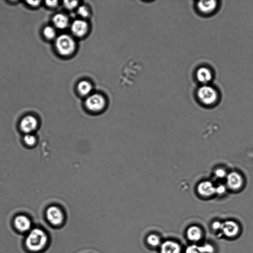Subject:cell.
Segmentation results:
<instances>
[{"label":"cell","instance_id":"1","mask_svg":"<svg viewBox=\"0 0 253 253\" xmlns=\"http://www.w3.org/2000/svg\"><path fill=\"white\" fill-rule=\"evenodd\" d=\"M48 238L41 230H33L26 239L27 248L33 251H38L44 248L47 242Z\"/></svg>","mask_w":253,"mask_h":253},{"label":"cell","instance_id":"2","mask_svg":"<svg viewBox=\"0 0 253 253\" xmlns=\"http://www.w3.org/2000/svg\"><path fill=\"white\" fill-rule=\"evenodd\" d=\"M199 102L205 106H213L219 100V94L214 87L208 85H203L197 92Z\"/></svg>","mask_w":253,"mask_h":253},{"label":"cell","instance_id":"3","mask_svg":"<svg viewBox=\"0 0 253 253\" xmlns=\"http://www.w3.org/2000/svg\"><path fill=\"white\" fill-rule=\"evenodd\" d=\"M56 48L58 53L63 56L73 54L76 49V44L73 39L68 35H61L56 41Z\"/></svg>","mask_w":253,"mask_h":253},{"label":"cell","instance_id":"4","mask_svg":"<svg viewBox=\"0 0 253 253\" xmlns=\"http://www.w3.org/2000/svg\"><path fill=\"white\" fill-rule=\"evenodd\" d=\"M229 191L237 193L243 190L245 179L243 175L238 171L230 172L225 180Z\"/></svg>","mask_w":253,"mask_h":253},{"label":"cell","instance_id":"5","mask_svg":"<svg viewBox=\"0 0 253 253\" xmlns=\"http://www.w3.org/2000/svg\"><path fill=\"white\" fill-rule=\"evenodd\" d=\"M85 104L88 111L97 114L104 110L106 105V101L102 96L99 94H94L87 98Z\"/></svg>","mask_w":253,"mask_h":253},{"label":"cell","instance_id":"6","mask_svg":"<svg viewBox=\"0 0 253 253\" xmlns=\"http://www.w3.org/2000/svg\"><path fill=\"white\" fill-rule=\"evenodd\" d=\"M196 193L200 198L208 199L215 196V183L210 180H204L199 183Z\"/></svg>","mask_w":253,"mask_h":253},{"label":"cell","instance_id":"7","mask_svg":"<svg viewBox=\"0 0 253 253\" xmlns=\"http://www.w3.org/2000/svg\"><path fill=\"white\" fill-rule=\"evenodd\" d=\"M240 226L237 222L234 220H227L223 222L221 232L222 236L228 238H234L239 234Z\"/></svg>","mask_w":253,"mask_h":253},{"label":"cell","instance_id":"8","mask_svg":"<svg viewBox=\"0 0 253 253\" xmlns=\"http://www.w3.org/2000/svg\"><path fill=\"white\" fill-rule=\"evenodd\" d=\"M47 217L49 222L54 226L61 225L64 220V214L63 211L58 207L52 206L47 211Z\"/></svg>","mask_w":253,"mask_h":253},{"label":"cell","instance_id":"9","mask_svg":"<svg viewBox=\"0 0 253 253\" xmlns=\"http://www.w3.org/2000/svg\"><path fill=\"white\" fill-rule=\"evenodd\" d=\"M159 252L160 253H182V247L177 241L167 240L162 242Z\"/></svg>","mask_w":253,"mask_h":253},{"label":"cell","instance_id":"10","mask_svg":"<svg viewBox=\"0 0 253 253\" xmlns=\"http://www.w3.org/2000/svg\"><path fill=\"white\" fill-rule=\"evenodd\" d=\"M186 235L189 240L196 244L201 241L204 237L203 230L199 226L193 225L188 228L187 230Z\"/></svg>","mask_w":253,"mask_h":253},{"label":"cell","instance_id":"11","mask_svg":"<svg viewBox=\"0 0 253 253\" xmlns=\"http://www.w3.org/2000/svg\"><path fill=\"white\" fill-rule=\"evenodd\" d=\"M214 247L211 244H193L186 248L185 253H214Z\"/></svg>","mask_w":253,"mask_h":253},{"label":"cell","instance_id":"12","mask_svg":"<svg viewBox=\"0 0 253 253\" xmlns=\"http://www.w3.org/2000/svg\"><path fill=\"white\" fill-rule=\"evenodd\" d=\"M196 77L197 80L203 85H208L213 79L212 72L207 67H201L196 72Z\"/></svg>","mask_w":253,"mask_h":253},{"label":"cell","instance_id":"13","mask_svg":"<svg viewBox=\"0 0 253 253\" xmlns=\"http://www.w3.org/2000/svg\"><path fill=\"white\" fill-rule=\"evenodd\" d=\"M38 122L34 117L28 116L24 117L20 123V129L27 134L34 131L37 128Z\"/></svg>","mask_w":253,"mask_h":253},{"label":"cell","instance_id":"14","mask_svg":"<svg viewBox=\"0 0 253 253\" xmlns=\"http://www.w3.org/2000/svg\"><path fill=\"white\" fill-rule=\"evenodd\" d=\"M218 2L211 0V1H201L197 3V8L198 11L204 15H209L213 13L217 8Z\"/></svg>","mask_w":253,"mask_h":253},{"label":"cell","instance_id":"15","mask_svg":"<svg viewBox=\"0 0 253 253\" xmlns=\"http://www.w3.org/2000/svg\"><path fill=\"white\" fill-rule=\"evenodd\" d=\"M71 31L77 37H82L86 35L88 30L87 23L82 20H77L72 24Z\"/></svg>","mask_w":253,"mask_h":253},{"label":"cell","instance_id":"16","mask_svg":"<svg viewBox=\"0 0 253 253\" xmlns=\"http://www.w3.org/2000/svg\"><path fill=\"white\" fill-rule=\"evenodd\" d=\"M16 228L21 232H25L30 229L31 222L26 216L20 215L17 216L15 220Z\"/></svg>","mask_w":253,"mask_h":253},{"label":"cell","instance_id":"17","mask_svg":"<svg viewBox=\"0 0 253 253\" xmlns=\"http://www.w3.org/2000/svg\"><path fill=\"white\" fill-rule=\"evenodd\" d=\"M53 22L57 28L63 29L67 27L69 20L65 15L61 14H58L54 17Z\"/></svg>","mask_w":253,"mask_h":253},{"label":"cell","instance_id":"18","mask_svg":"<svg viewBox=\"0 0 253 253\" xmlns=\"http://www.w3.org/2000/svg\"><path fill=\"white\" fill-rule=\"evenodd\" d=\"M229 172L224 167H218L216 168L214 172V177L217 182H222V180H225L229 174Z\"/></svg>","mask_w":253,"mask_h":253},{"label":"cell","instance_id":"19","mask_svg":"<svg viewBox=\"0 0 253 253\" xmlns=\"http://www.w3.org/2000/svg\"><path fill=\"white\" fill-rule=\"evenodd\" d=\"M148 245L153 248L160 247L162 241L161 237L157 234H153L148 235L147 238Z\"/></svg>","mask_w":253,"mask_h":253},{"label":"cell","instance_id":"20","mask_svg":"<svg viewBox=\"0 0 253 253\" xmlns=\"http://www.w3.org/2000/svg\"><path fill=\"white\" fill-rule=\"evenodd\" d=\"M92 86L91 84L87 81H82L78 85V90L82 96H87L91 92Z\"/></svg>","mask_w":253,"mask_h":253},{"label":"cell","instance_id":"21","mask_svg":"<svg viewBox=\"0 0 253 253\" xmlns=\"http://www.w3.org/2000/svg\"><path fill=\"white\" fill-rule=\"evenodd\" d=\"M215 196H223L229 191L225 183L217 182L215 183Z\"/></svg>","mask_w":253,"mask_h":253},{"label":"cell","instance_id":"22","mask_svg":"<svg viewBox=\"0 0 253 253\" xmlns=\"http://www.w3.org/2000/svg\"><path fill=\"white\" fill-rule=\"evenodd\" d=\"M43 33L45 37L48 40L54 39L57 34L55 29L51 26L45 27L43 30Z\"/></svg>","mask_w":253,"mask_h":253},{"label":"cell","instance_id":"23","mask_svg":"<svg viewBox=\"0 0 253 253\" xmlns=\"http://www.w3.org/2000/svg\"><path fill=\"white\" fill-rule=\"evenodd\" d=\"M24 140L27 145L32 146L34 145L36 143V138L34 136L27 134L24 137Z\"/></svg>","mask_w":253,"mask_h":253},{"label":"cell","instance_id":"24","mask_svg":"<svg viewBox=\"0 0 253 253\" xmlns=\"http://www.w3.org/2000/svg\"><path fill=\"white\" fill-rule=\"evenodd\" d=\"M222 225L223 222L220 221H215L212 224V229L213 231L221 234Z\"/></svg>","mask_w":253,"mask_h":253},{"label":"cell","instance_id":"25","mask_svg":"<svg viewBox=\"0 0 253 253\" xmlns=\"http://www.w3.org/2000/svg\"><path fill=\"white\" fill-rule=\"evenodd\" d=\"M64 6L68 10H72L77 7L78 4L77 1H64Z\"/></svg>","mask_w":253,"mask_h":253},{"label":"cell","instance_id":"26","mask_svg":"<svg viewBox=\"0 0 253 253\" xmlns=\"http://www.w3.org/2000/svg\"><path fill=\"white\" fill-rule=\"evenodd\" d=\"M78 14L83 18H87L89 16V12L87 8L84 6H80L78 9Z\"/></svg>","mask_w":253,"mask_h":253},{"label":"cell","instance_id":"27","mask_svg":"<svg viewBox=\"0 0 253 253\" xmlns=\"http://www.w3.org/2000/svg\"><path fill=\"white\" fill-rule=\"evenodd\" d=\"M47 6L50 8H55L58 5V1H47L46 2Z\"/></svg>","mask_w":253,"mask_h":253},{"label":"cell","instance_id":"28","mask_svg":"<svg viewBox=\"0 0 253 253\" xmlns=\"http://www.w3.org/2000/svg\"><path fill=\"white\" fill-rule=\"evenodd\" d=\"M27 3L32 7H39L41 3L40 1H27Z\"/></svg>","mask_w":253,"mask_h":253}]
</instances>
